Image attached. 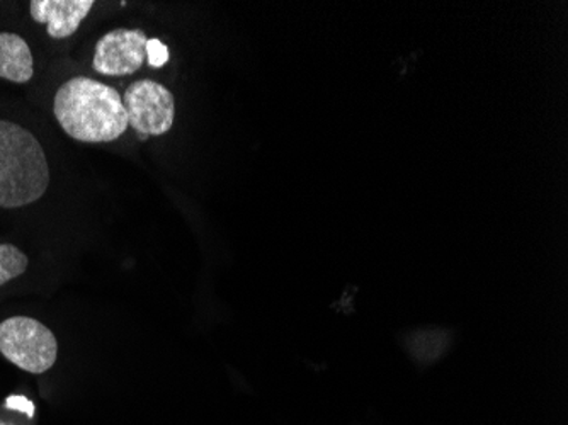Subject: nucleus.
I'll return each mask as SVG.
<instances>
[{"label": "nucleus", "instance_id": "f257e3e1", "mask_svg": "<svg viewBox=\"0 0 568 425\" xmlns=\"http://www.w3.org/2000/svg\"><path fill=\"white\" fill-rule=\"evenodd\" d=\"M53 114L77 142H114L130 128L120 92L91 77L67 81L53 99Z\"/></svg>", "mask_w": 568, "mask_h": 425}, {"label": "nucleus", "instance_id": "f03ea898", "mask_svg": "<svg viewBox=\"0 0 568 425\" xmlns=\"http://www.w3.org/2000/svg\"><path fill=\"white\" fill-rule=\"evenodd\" d=\"M48 185L50 168L37 136L21 124L0 120V208L33 204Z\"/></svg>", "mask_w": 568, "mask_h": 425}, {"label": "nucleus", "instance_id": "7ed1b4c3", "mask_svg": "<svg viewBox=\"0 0 568 425\" xmlns=\"http://www.w3.org/2000/svg\"><path fill=\"white\" fill-rule=\"evenodd\" d=\"M0 354L19 370L41 375L59 356L55 334L30 316H12L0 324Z\"/></svg>", "mask_w": 568, "mask_h": 425}, {"label": "nucleus", "instance_id": "20e7f679", "mask_svg": "<svg viewBox=\"0 0 568 425\" xmlns=\"http://www.w3.org/2000/svg\"><path fill=\"white\" fill-rule=\"evenodd\" d=\"M128 124L143 136H161L171 131L175 118L174 95L159 82L142 79L124 92Z\"/></svg>", "mask_w": 568, "mask_h": 425}, {"label": "nucleus", "instance_id": "39448f33", "mask_svg": "<svg viewBox=\"0 0 568 425\" xmlns=\"http://www.w3.org/2000/svg\"><path fill=\"white\" fill-rule=\"evenodd\" d=\"M149 37L142 30H114L95 44L92 69L102 75H132L146 62Z\"/></svg>", "mask_w": 568, "mask_h": 425}, {"label": "nucleus", "instance_id": "423d86ee", "mask_svg": "<svg viewBox=\"0 0 568 425\" xmlns=\"http://www.w3.org/2000/svg\"><path fill=\"white\" fill-rule=\"evenodd\" d=\"M94 8V0H31L30 14L34 21L48 26L53 40L72 37Z\"/></svg>", "mask_w": 568, "mask_h": 425}, {"label": "nucleus", "instance_id": "0eeeda50", "mask_svg": "<svg viewBox=\"0 0 568 425\" xmlns=\"http://www.w3.org/2000/svg\"><path fill=\"white\" fill-rule=\"evenodd\" d=\"M33 75V53L24 38L14 33H0V79L26 84Z\"/></svg>", "mask_w": 568, "mask_h": 425}, {"label": "nucleus", "instance_id": "6e6552de", "mask_svg": "<svg viewBox=\"0 0 568 425\" xmlns=\"http://www.w3.org/2000/svg\"><path fill=\"white\" fill-rule=\"evenodd\" d=\"M28 264H30L28 255L19 251L16 245L0 244V286L24 274Z\"/></svg>", "mask_w": 568, "mask_h": 425}, {"label": "nucleus", "instance_id": "1a4fd4ad", "mask_svg": "<svg viewBox=\"0 0 568 425\" xmlns=\"http://www.w3.org/2000/svg\"><path fill=\"white\" fill-rule=\"evenodd\" d=\"M146 62L155 69H161L169 62V50L161 40H149L146 43Z\"/></svg>", "mask_w": 568, "mask_h": 425}, {"label": "nucleus", "instance_id": "9d476101", "mask_svg": "<svg viewBox=\"0 0 568 425\" xmlns=\"http://www.w3.org/2000/svg\"><path fill=\"white\" fill-rule=\"evenodd\" d=\"M8 407H18V408H24V411H33V405L28 404V402L24 401V398H9Z\"/></svg>", "mask_w": 568, "mask_h": 425}]
</instances>
